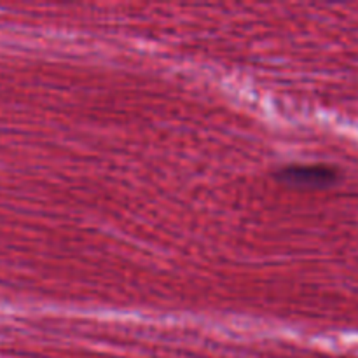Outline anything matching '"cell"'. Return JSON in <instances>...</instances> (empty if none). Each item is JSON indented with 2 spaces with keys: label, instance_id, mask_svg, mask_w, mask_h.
<instances>
[{
  "label": "cell",
  "instance_id": "cell-1",
  "mask_svg": "<svg viewBox=\"0 0 358 358\" xmlns=\"http://www.w3.org/2000/svg\"><path fill=\"white\" fill-rule=\"evenodd\" d=\"M283 180L290 184L299 185H320L331 184L336 178V170L332 166H324V164H303V166H287L280 173Z\"/></svg>",
  "mask_w": 358,
  "mask_h": 358
}]
</instances>
